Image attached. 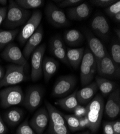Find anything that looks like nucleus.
Instances as JSON below:
<instances>
[{
  "label": "nucleus",
  "mask_w": 120,
  "mask_h": 134,
  "mask_svg": "<svg viewBox=\"0 0 120 134\" xmlns=\"http://www.w3.org/2000/svg\"><path fill=\"white\" fill-rule=\"evenodd\" d=\"M51 54L55 57L56 58L59 59L60 61L66 64L67 65H70L66 55V50L65 48H50Z\"/></svg>",
  "instance_id": "nucleus-30"
},
{
  "label": "nucleus",
  "mask_w": 120,
  "mask_h": 134,
  "mask_svg": "<svg viewBox=\"0 0 120 134\" xmlns=\"http://www.w3.org/2000/svg\"><path fill=\"white\" fill-rule=\"evenodd\" d=\"M84 48H67L66 51L67 59L70 65L74 69H77L80 66L84 54Z\"/></svg>",
  "instance_id": "nucleus-23"
},
{
  "label": "nucleus",
  "mask_w": 120,
  "mask_h": 134,
  "mask_svg": "<svg viewBox=\"0 0 120 134\" xmlns=\"http://www.w3.org/2000/svg\"><path fill=\"white\" fill-rule=\"evenodd\" d=\"M83 1L81 0H64L58 4L59 8H65L67 7H75L80 4Z\"/></svg>",
  "instance_id": "nucleus-36"
},
{
  "label": "nucleus",
  "mask_w": 120,
  "mask_h": 134,
  "mask_svg": "<svg viewBox=\"0 0 120 134\" xmlns=\"http://www.w3.org/2000/svg\"><path fill=\"white\" fill-rule=\"evenodd\" d=\"M74 115L77 117L80 118L85 116L87 114V109L86 107L78 105L73 110Z\"/></svg>",
  "instance_id": "nucleus-37"
},
{
  "label": "nucleus",
  "mask_w": 120,
  "mask_h": 134,
  "mask_svg": "<svg viewBox=\"0 0 120 134\" xmlns=\"http://www.w3.org/2000/svg\"><path fill=\"white\" fill-rule=\"evenodd\" d=\"M8 7H0V26L4 21L7 14Z\"/></svg>",
  "instance_id": "nucleus-40"
},
{
  "label": "nucleus",
  "mask_w": 120,
  "mask_h": 134,
  "mask_svg": "<svg viewBox=\"0 0 120 134\" xmlns=\"http://www.w3.org/2000/svg\"><path fill=\"white\" fill-rule=\"evenodd\" d=\"M19 31V30L18 29L9 31L0 30V50L4 48L10 43H12Z\"/></svg>",
  "instance_id": "nucleus-27"
},
{
  "label": "nucleus",
  "mask_w": 120,
  "mask_h": 134,
  "mask_svg": "<svg viewBox=\"0 0 120 134\" xmlns=\"http://www.w3.org/2000/svg\"><path fill=\"white\" fill-rule=\"evenodd\" d=\"M24 67L16 64L7 65L6 71L0 80V87L14 85L23 82L25 79Z\"/></svg>",
  "instance_id": "nucleus-8"
},
{
  "label": "nucleus",
  "mask_w": 120,
  "mask_h": 134,
  "mask_svg": "<svg viewBox=\"0 0 120 134\" xmlns=\"http://www.w3.org/2000/svg\"><path fill=\"white\" fill-rule=\"evenodd\" d=\"M116 1L115 0H91L90 2L96 7L106 8Z\"/></svg>",
  "instance_id": "nucleus-35"
},
{
  "label": "nucleus",
  "mask_w": 120,
  "mask_h": 134,
  "mask_svg": "<svg viewBox=\"0 0 120 134\" xmlns=\"http://www.w3.org/2000/svg\"><path fill=\"white\" fill-rule=\"evenodd\" d=\"M7 0H0V4L3 7H6L7 4Z\"/></svg>",
  "instance_id": "nucleus-46"
},
{
  "label": "nucleus",
  "mask_w": 120,
  "mask_h": 134,
  "mask_svg": "<svg viewBox=\"0 0 120 134\" xmlns=\"http://www.w3.org/2000/svg\"><path fill=\"white\" fill-rule=\"evenodd\" d=\"M103 134H114L112 122L106 121L103 125Z\"/></svg>",
  "instance_id": "nucleus-38"
},
{
  "label": "nucleus",
  "mask_w": 120,
  "mask_h": 134,
  "mask_svg": "<svg viewBox=\"0 0 120 134\" xmlns=\"http://www.w3.org/2000/svg\"><path fill=\"white\" fill-rule=\"evenodd\" d=\"M24 98V94L20 86H10L0 91L1 105L4 108L22 104Z\"/></svg>",
  "instance_id": "nucleus-6"
},
{
  "label": "nucleus",
  "mask_w": 120,
  "mask_h": 134,
  "mask_svg": "<svg viewBox=\"0 0 120 134\" xmlns=\"http://www.w3.org/2000/svg\"><path fill=\"white\" fill-rule=\"evenodd\" d=\"M16 134H36L30 126L28 120L19 125L16 130Z\"/></svg>",
  "instance_id": "nucleus-32"
},
{
  "label": "nucleus",
  "mask_w": 120,
  "mask_h": 134,
  "mask_svg": "<svg viewBox=\"0 0 120 134\" xmlns=\"http://www.w3.org/2000/svg\"><path fill=\"white\" fill-rule=\"evenodd\" d=\"M77 90H75L70 95L57 100L55 104L65 110L73 111L75 107L79 105L77 98Z\"/></svg>",
  "instance_id": "nucleus-25"
},
{
  "label": "nucleus",
  "mask_w": 120,
  "mask_h": 134,
  "mask_svg": "<svg viewBox=\"0 0 120 134\" xmlns=\"http://www.w3.org/2000/svg\"><path fill=\"white\" fill-rule=\"evenodd\" d=\"M45 103L49 115L48 134H70L63 113L49 102L45 101Z\"/></svg>",
  "instance_id": "nucleus-3"
},
{
  "label": "nucleus",
  "mask_w": 120,
  "mask_h": 134,
  "mask_svg": "<svg viewBox=\"0 0 120 134\" xmlns=\"http://www.w3.org/2000/svg\"><path fill=\"white\" fill-rule=\"evenodd\" d=\"M114 134H120V121L119 120L112 122Z\"/></svg>",
  "instance_id": "nucleus-41"
},
{
  "label": "nucleus",
  "mask_w": 120,
  "mask_h": 134,
  "mask_svg": "<svg viewBox=\"0 0 120 134\" xmlns=\"http://www.w3.org/2000/svg\"><path fill=\"white\" fill-rule=\"evenodd\" d=\"M4 75V70L3 67L0 65V80H1Z\"/></svg>",
  "instance_id": "nucleus-44"
},
{
  "label": "nucleus",
  "mask_w": 120,
  "mask_h": 134,
  "mask_svg": "<svg viewBox=\"0 0 120 134\" xmlns=\"http://www.w3.org/2000/svg\"><path fill=\"white\" fill-rule=\"evenodd\" d=\"M0 61H1V59H0Z\"/></svg>",
  "instance_id": "nucleus-48"
},
{
  "label": "nucleus",
  "mask_w": 120,
  "mask_h": 134,
  "mask_svg": "<svg viewBox=\"0 0 120 134\" xmlns=\"http://www.w3.org/2000/svg\"><path fill=\"white\" fill-rule=\"evenodd\" d=\"M96 69L99 76L105 79L120 78V66L114 63L108 52L103 58L96 61Z\"/></svg>",
  "instance_id": "nucleus-5"
},
{
  "label": "nucleus",
  "mask_w": 120,
  "mask_h": 134,
  "mask_svg": "<svg viewBox=\"0 0 120 134\" xmlns=\"http://www.w3.org/2000/svg\"><path fill=\"white\" fill-rule=\"evenodd\" d=\"M95 83L98 89L100 90L103 96H107L112 93L116 87V83L105 78L97 76L95 78Z\"/></svg>",
  "instance_id": "nucleus-26"
},
{
  "label": "nucleus",
  "mask_w": 120,
  "mask_h": 134,
  "mask_svg": "<svg viewBox=\"0 0 120 134\" xmlns=\"http://www.w3.org/2000/svg\"><path fill=\"white\" fill-rule=\"evenodd\" d=\"M7 131V128L4 122L0 115V134H5Z\"/></svg>",
  "instance_id": "nucleus-42"
},
{
  "label": "nucleus",
  "mask_w": 120,
  "mask_h": 134,
  "mask_svg": "<svg viewBox=\"0 0 120 134\" xmlns=\"http://www.w3.org/2000/svg\"><path fill=\"white\" fill-rule=\"evenodd\" d=\"M64 118L66 121L68 128L72 131L80 130L79 118L74 115H66L63 114Z\"/></svg>",
  "instance_id": "nucleus-29"
},
{
  "label": "nucleus",
  "mask_w": 120,
  "mask_h": 134,
  "mask_svg": "<svg viewBox=\"0 0 120 134\" xmlns=\"http://www.w3.org/2000/svg\"><path fill=\"white\" fill-rule=\"evenodd\" d=\"M106 115L111 119L116 118L120 112V90L118 88L111 93L104 107Z\"/></svg>",
  "instance_id": "nucleus-17"
},
{
  "label": "nucleus",
  "mask_w": 120,
  "mask_h": 134,
  "mask_svg": "<svg viewBox=\"0 0 120 134\" xmlns=\"http://www.w3.org/2000/svg\"><path fill=\"white\" fill-rule=\"evenodd\" d=\"M32 15L30 10L19 6L15 1L10 0L8 7L6 18L3 21V26L7 29H13L24 25Z\"/></svg>",
  "instance_id": "nucleus-1"
},
{
  "label": "nucleus",
  "mask_w": 120,
  "mask_h": 134,
  "mask_svg": "<svg viewBox=\"0 0 120 134\" xmlns=\"http://www.w3.org/2000/svg\"><path fill=\"white\" fill-rule=\"evenodd\" d=\"M50 48H65L64 40L60 35H56L51 38L50 40Z\"/></svg>",
  "instance_id": "nucleus-33"
},
{
  "label": "nucleus",
  "mask_w": 120,
  "mask_h": 134,
  "mask_svg": "<svg viewBox=\"0 0 120 134\" xmlns=\"http://www.w3.org/2000/svg\"><path fill=\"white\" fill-rule=\"evenodd\" d=\"M63 40L70 46L75 47L82 44L85 40V38L81 32L77 30L72 29L64 32Z\"/></svg>",
  "instance_id": "nucleus-22"
},
{
  "label": "nucleus",
  "mask_w": 120,
  "mask_h": 134,
  "mask_svg": "<svg viewBox=\"0 0 120 134\" xmlns=\"http://www.w3.org/2000/svg\"><path fill=\"white\" fill-rule=\"evenodd\" d=\"M43 88L38 86L30 87L24 95L23 105L30 111H34L40 105L43 97Z\"/></svg>",
  "instance_id": "nucleus-13"
},
{
  "label": "nucleus",
  "mask_w": 120,
  "mask_h": 134,
  "mask_svg": "<svg viewBox=\"0 0 120 134\" xmlns=\"http://www.w3.org/2000/svg\"><path fill=\"white\" fill-rule=\"evenodd\" d=\"M43 14L40 10H35L27 23L22 29L17 37V40L21 46L25 44L28 39L34 34L40 24Z\"/></svg>",
  "instance_id": "nucleus-7"
},
{
  "label": "nucleus",
  "mask_w": 120,
  "mask_h": 134,
  "mask_svg": "<svg viewBox=\"0 0 120 134\" xmlns=\"http://www.w3.org/2000/svg\"><path fill=\"white\" fill-rule=\"evenodd\" d=\"M15 2L21 8L28 10L41 7L45 2L43 0H16Z\"/></svg>",
  "instance_id": "nucleus-28"
},
{
  "label": "nucleus",
  "mask_w": 120,
  "mask_h": 134,
  "mask_svg": "<svg viewBox=\"0 0 120 134\" xmlns=\"http://www.w3.org/2000/svg\"><path fill=\"white\" fill-rule=\"evenodd\" d=\"M115 32L116 35L117 37L118 41H119V40H120V29H115Z\"/></svg>",
  "instance_id": "nucleus-45"
},
{
  "label": "nucleus",
  "mask_w": 120,
  "mask_h": 134,
  "mask_svg": "<svg viewBox=\"0 0 120 134\" xmlns=\"http://www.w3.org/2000/svg\"><path fill=\"white\" fill-rule=\"evenodd\" d=\"M1 57L7 62L21 65L25 69L28 66V62L20 48L13 43H10L1 54Z\"/></svg>",
  "instance_id": "nucleus-11"
},
{
  "label": "nucleus",
  "mask_w": 120,
  "mask_h": 134,
  "mask_svg": "<svg viewBox=\"0 0 120 134\" xmlns=\"http://www.w3.org/2000/svg\"><path fill=\"white\" fill-rule=\"evenodd\" d=\"M45 14L49 23L54 27L59 28L69 25V20L64 11L51 2L47 4Z\"/></svg>",
  "instance_id": "nucleus-10"
},
{
  "label": "nucleus",
  "mask_w": 120,
  "mask_h": 134,
  "mask_svg": "<svg viewBox=\"0 0 120 134\" xmlns=\"http://www.w3.org/2000/svg\"><path fill=\"white\" fill-rule=\"evenodd\" d=\"M89 127V121L87 116H84L79 118V128L80 130L88 128Z\"/></svg>",
  "instance_id": "nucleus-39"
},
{
  "label": "nucleus",
  "mask_w": 120,
  "mask_h": 134,
  "mask_svg": "<svg viewBox=\"0 0 120 134\" xmlns=\"http://www.w3.org/2000/svg\"><path fill=\"white\" fill-rule=\"evenodd\" d=\"M84 33L88 42L89 49L94 56L96 60L98 61L103 58L107 51L101 40L96 37L88 29L84 31Z\"/></svg>",
  "instance_id": "nucleus-16"
},
{
  "label": "nucleus",
  "mask_w": 120,
  "mask_h": 134,
  "mask_svg": "<svg viewBox=\"0 0 120 134\" xmlns=\"http://www.w3.org/2000/svg\"><path fill=\"white\" fill-rule=\"evenodd\" d=\"M81 134H90L88 132H84V133H81Z\"/></svg>",
  "instance_id": "nucleus-47"
},
{
  "label": "nucleus",
  "mask_w": 120,
  "mask_h": 134,
  "mask_svg": "<svg viewBox=\"0 0 120 134\" xmlns=\"http://www.w3.org/2000/svg\"><path fill=\"white\" fill-rule=\"evenodd\" d=\"M80 66L81 83L82 86H85L92 83L97 71L96 60L89 49L84 51Z\"/></svg>",
  "instance_id": "nucleus-4"
},
{
  "label": "nucleus",
  "mask_w": 120,
  "mask_h": 134,
  "mask_svg": "<svg viewBox=\"0 0 120 134\" xmlns=\"http://www.w3.org/2000/svg\"><path fill=\"white\" fill-rule=\"evenodd\" d=\"M91 13L90 7L86 3L70 8L67 10L69 19L74 20H81L88 17Z\"/></svg>",
  "instance_id": "nucleus-20"
},
{
  "label": "nucleus",
  "mask_w": 120,
  "mask_h": 134,
  "mask_svg": "<svg viewBox=\"0 0 120 134\" xmlns=\"http://www.w3.org/2000/svg\"><path fill=\"white\" fill-rule=\"evenodd\" d=\"M45 50L46 44L43 43L38 46L32 54L31 79L34 82L40 80L43 75L42 64Z\"/></svg>",
  "instance_id": "nucleus-12"
},
{
  "label": "nucleus",
  "mask_w": 120,
  "mask_h": 134,
  "mask_svg": "<svg viewBox=\"0 0 120 134\" xmlns=\"http://www.w3.org/2000/svg\"><path fill=\"white\" fill-rule=\"evenodd\" d=\"M112 18L115 22H116V23H119L120 22V13L116 14Z\"/></svg>",
  "instance_id": "nucleus-43"
},
{
  "label": "nucleus",
  "mask_w": 120,
  "mask_h": 134,
  "mask_svg": "<svg viewBox=\"0 0 120 134\" xmlns=\"http://www.w3.org/2000/svg\"><path fill=\"white\" fill-rule=\"evenodd\" d=\"M43 36L44 30L43 26L40 24L34 34L28 39L25 43V45L22 53L26 60L30 58V55L40 43L43 39Z\"/></svg>",
  "instance_id": "nucleus-18"
},
{
  "label": "nucleus",
  "mask_w": 120,
  "mask_h": 134,
  "mask_svg": "<svg viewBox=\"0 0 120 134\" xmlns=\"http://www.w3.org/2000/svg\"><path fill=\"white\" fill-rule=\"evenodd\" d=\"M98 90L95 82H92L77 91V98L78 103L81 105L88 104L94 97Z\"/></svg>",
  "instance_id": "nucleus-19"
},
{
  "label": "nucleus",
  "mask_w": 120,
  "mask_h": 134,
  "mask_svg": "<svg viewBox=\"0 0 120 134\" xmlns=\"http://www.w3.org/2000/svg\"><path fill=\"white\" fill-rule=\"evenodd\" d=\"M105 13L111 18H113L116 14L120 13V1H117L116 2L109 6L105 9Z\"/></svg>",
  "instance_id": "nucleus-34"
},
{
  "label": "nucleus",
  "mask_w": 120,
  "mask_h": 134,
  "mask_svg": "<svg viewBox=\"0 0 120 134\" xmlns=\"http://www.w3.org/2000/svg\"><path fill=\"white\" fill-rule=\"evenodd\" d=\"M111 57L114 63L120 66V44L119 42L115 41L111 46Z\"/></svg>",
  "instance_id": "nucleus-31"
},
{
  "label": "nucleus",
  "mask_w": 120,
  "mask_h": 134,
  "mask_svg": "<svg viewBox=\"0 0 120 134\" xmlns=\"http://www.w3.org/2000/svg\"><path fill=\"white\" fill-rule=\"evenodd\" d=\"M77 84V79L73 75L60 77L54 85L52 95L54 97H63L71 92Z\"/></svg>",
  "instance_id": "nucleus-9"
},
{
  "label": "nucleus",
  "mask_w": 120,
  "mask_h": 134,
  "mask_svg": "<svg viewBox=\"0 0 120 134\" xmlns=\"http://www.w3.org/2000/svg\"><path fill=\"white\" fill-rule=\"evenodd\" d=\"M104 100L100 95L97 94L86 107L87 109L86 116L89 121L88 129L95 133L99 129L102 119L104 111Z\"/></svg>",
  "instance_id": "nucleus-2"
},
{
  "label": "nucleus",
  "mask_w": 120,
  "mask_h": 134,
  "mask_svg": "<svg viewBox=\"0 0 120 134\" xmlns=\"http://www.w3.org/2000/svg\"><path fill=\"white\" fill-rule=\"evenodd\" d=\"M90 26L94 34L99 38L107 40L110 35V26L106 18L101 14L94 17Z\"/></svg>",
  "instance_id": "nucleus-14"
},
{
  "label": "nucleus",
  "mask_w": 120,
  "mask_h": 134,
  "mask_svg": "<svg viewBox=\"0 0 120 134\" xmlns=\"http://www.w3.org/2000/svg\"><path fill=\"white\" fill-rule=\"evenodd\" d=\"M4 120L10 126H15L22 120L24 112L19 108H14L8 110L4 114Z\"/></svg>",
  "instance_id": "nucleus-24"
},
{
  "label": "nucleus",
  "mask_w": 120,
  "mask_h": 134,
  "mask_svg": "<svg viewBox=\"0 0 120 134\" xmlns=\"http://www.w3.org/2000/svg\"><path fill=\"white\" fill-rule=\"evenodd\" d=\"M49 123V115L46 108L41 107L34 114L29 124L36 134H43Z\"/></svg>",
  "instance_id": "nucleus-15"
},
{
  "label": "nucleus",
  "mask_w": 120,
  "mask_h": 134,
  "mask_svg": "<svg viewBox=\"0 0 120 134\" xmlns=\"http://www.w3.org/2000/svg\"><path fill=\"white\" fill-rule=\"evenodd\" d=\"M59 63L54 59L46 57L43 59L42 72L46 82H49L52 77L57 71Z\"/></svg>",
  "instance_id": "nucleus-21"
}]
</instances>
